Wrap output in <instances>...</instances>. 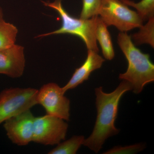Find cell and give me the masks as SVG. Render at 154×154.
Wrapping results in <instances>:
<instances>
[{
  "label": "cell",
  "mask_w": 154,
  "mask_h": 154,
  "mask_svg": "<svg viewBox=\"0 0 154 154\" xmlns=\"http://www.w3.org/2000/svg\"><path fill=\"white\" fill-rule=\"evenodd\" d=\"M68 128L65 120L54 116L35 117L32 142L45 146H54L64 140Z\"/></svg>",
  "instance_id": "8992f818"
},
{
  "label": "cell",
  "mask_w": 154,
  "mask_h": 154,
  "mask_svg": "<svg viewBox=\"0 0 154 154\" xmlns=\"http://www.w3.org/2000/svg\"><path fill=\"white\" fill-rule=\"evenodd\" d=\"M34 118L30 109L6 120L4 127L9 140L19 146L32 142Z\"/></svg>",
  "instance_id": "ba28073f"
},
{
  "label": "cell",
  "mask_w": 154,
  "mask_h": 154,
  "mask_svg": "<svg viewBox=\"0 0 154 154\" xmlns=\"http://www.w3.org/2000/svg\"><path fill=\"white\" fill-rule=\"evenodd\" d=\"M98 16L107 27L113 25L121 32L143 25L137 12L130 9L121 0H101Z\"/></svg>",
  "instance_id": "277c9868"
},
{
  "label": "cell",
  "mask_w": 154,
  "mask_h": 154,
  "mask_svg": "<svg viewBox=\"0 0 154 154\" xmlns=\"http://www.w3.org/2000/svg\"><path fill=\"white\" fill-rule=\"evenodd\" d=\"M118 44L128 62L126 72L119 79L130 83L134 94H140L147 84L154 81V65L149 54H144L136 47L131 36L126 32L119 33Z\"/></svg>",
  "instance_id": "7a4b0ae2"
},
{
  "label": "cell",
  "mask_w": 154,
  "mask_h": 154,
  "mask_svg": "<svg viewBox=\"0 0 154 154\" xmlns=\"http://www.w3.org/2000/svg\"><path fill=\"white\" fill-rule=\"evenodd\" d=\"M42 2L44 5L54 9L58 13L61 19L62 26L55 31L42 34L37 37L65 33L72 34L82 38L88 50L99 52L96 37V27L99 16L88 19H77L70 15L63 8L62 0H54L53 2Z\"/></svg>",
  "instance_id": "3957f363"
},
{
  "label": "cell",
  "mask_w": 154,
  "mask_h": 154,
  "mask_svg": "<svg viewBox=\"0 0 154 154\" xmlns=\"http://www.w3.org/2000/svg\"><path fill=\"white\" fill-rule=\"evenodd\" d=\"M38 90L35 88H10L0 93V124L37 105Z\"/></svg>",
  "instance_id": "5b68a950"
},
{
  "label": "cell",
  "mask_w": 154,
  "mask_h": 154,
  "mask_svg": "<svg viewBox=\"0 0 154 154\" xmlns=\"http://www.w3.org/2000/svg\"><path fill=\"white\" fill-rule=\"evenodd\" d=\"M105 60L98 53L88 50V56L84 63L76 69L70 79L62 89L64 93L71 89H74L85 81L88 80L91 73L102 67Z\"/></svg>",
  "instance_id": "30bf717a"
},
{
  "label": "cell",
  "mask_w": 154,
  "mask_h": 154,
  "mask_svg": "<svg viewBox=\"0 0 154 154\" xmlns=\"http://www.w3.org/2000/svg\"><path fill=\"white\" fill-rule=\"evenodd\" d=\"M132 90L130 83L125 80H122L110 93L104 92L102 87L95 89L97 112L96 123L93 132L85 139L83 145L97 153L107 139L119 134V130L116 127L115 122L119 102L125 93Z\"/></svg>",
  "instance_id": "6da1fadb"
},
{
  "label": "cell",
  "mask_w": 154,
  "mask_h": 154,
  "mask_svg": "<svg viewBox=\"0 0 154 154\" xmlns=\"http://www.w3.org/2000/svg\"><path fill=\"white\" fill-rule=\"evenodd\" d=\"M145 25L140 27V30L137 33L133 34L131 39L135 43L138 45L148 44L153 48L154 47V17L149 19Z\"/></svg>",
  "instance_id": "5bb4252c"
},
{
  "label": "cell",
  "mask_w": 154,
  "mask_h": 154,
  "mask_svg": "<svg viewBox=\"0 0 154 154\" xmlns=\"http://www.w3.org/2000/svg\"><path fill=\"white\" fill-rule=\"evenodd\" d=\"M85 137L83 135H74L71 138L60 143L48 152V154H75L83 145Z\"/></svg>",
  "instance_id": "4fadbf2b"
},
{
  "label": "cell",
  "mask_w": 154,
  "mask_h": 154,
  "mask_svg": "<svg viewBox=\"0 0 154 154\" xmlns=\"http://www.w3.org/2000/svg\"><path fill=\"white\" fill-rule=\"evenodd\" d=\"M18 33L15 25L5 21L2 9L0 7V50L15 44Z\"/></svg>",
  "instance_id": "7c38bea8"
},
{
  "label": "cell",
  "mask_w": 154,
  "mask_h": 154,
  "mask_svg": "<svg viewBox=\"0 0 154 154\" xmlns=\"http://www.w3.org/2000/svg\"><path fill=\"white\" fill-rule=\"evenodd\" d=\"M107 28V25L98 16L96 29V40L101 46L104 57L111 60L114 58L115 54L111 36Z\"/></svg>",
  "instance_id": "8fae6325"
},
{
  "label": "cell",
  "mask_w": 154,
  "mask_h": 154,
  "mask_svg": "<svg viewBox=\"0 0 154 154\" xmlns=\"http://www.w3.org/2000/svg\"><path fill=\"white\" fill-rule=\"evenodd\" d=\"M62 88L54 83L43 85L38 90L37 104L44 107L48 115L69 120L70 101L65 96Z\"/></svg>",
  "instance_id": "52a82bcc"
},
{
  "label": "cell",
  "mask_w": 154,
  "mask_h": 154,
  "mask_svg": "<svg viewBox=\"0 0 154 154\" xmlns=\"http://www.w3.org/2000/svg\"><path fill=\"white\" fill-rule=\"evenodd\" d=\"M146 146L142 143H137L132 145L121 146H116L113 148L103 153L104 154H136L142 151Z\"/></svg>",
  "instance_id": "e0dca14e"
},
{
  "label": "cell",
  "mask_w": 154,
  "mask_h": 154,
  "mask_svg": "<svg viewBox=\"0 0 154 154\" xmlns=\"http://www.w3.org/2000/svg\"><path fill=\"white\" fill-rule=\"evenodd\" d=\"M121 1L127 5L134 8L143 22L154 16V0H142L138 3L130 0Z\"/></svg>",
  "instance_id": "9a60e30c"
},
{
  "label": "cell",
  "mask_w": 154,
  "mask_h": 154,
  "mask_svg": "<svg viewBox=\"0 0 154 154\" xmlns=\"http://www.w3.org/2000/svg\"><path fill=\"white\" fill-rule=\"evenodd\" d=\"M25 66L24 48L15 44L0 50V74L13 78L22 76Z\"/></svg>",
  "instance_id": "9c48e42d"
},
{
  "label": "cell",
  "mask_w": 154,
  "mask_h": 154,
  "mask_svg": "<svg viewBox=\"0 0 154 154\" xmlns=\"http://www.w3.org/2000/svg\"><path fill=\"white\" fill-rule=\"evenodd\" d=\"M82 1V9L80 15V19H88L99 15L101 0Z\"/></svg>",
  "instance_id": "2e32d148"
}]
</instances>
